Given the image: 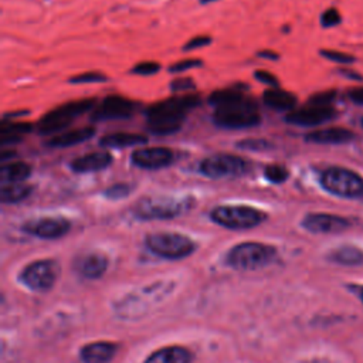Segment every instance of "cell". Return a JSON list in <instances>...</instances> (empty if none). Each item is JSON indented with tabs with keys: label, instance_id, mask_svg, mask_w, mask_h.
<instances>
[{
	"label": "cell",
	"instance_id": "cell-1",
	"mask_svg": "<svg viewBox=\"0 0 363 363\" xmlns=\"http://www.w3.org/2000/svg\"><path fill=\"white\" fill-rule=\"evenodd\" d=\"M201 104L198 95L172 97L153 104L147 111L148 129L155 135L179 132L186 115Z\"/></svg>",
	"mask_w": 363,
	"mask_h": 363
},
{
	"label": "cell",
	"instance_id": "cell-2",
	"mask_svg": "<svg viewBox=\"0 0 363 363\" xmlns=\"http://www.w3.org/2000/svg\"><path fill=\"white\" fill-rule=\"evenodd\" d=\"M193 206V198L148 196L135 205L133 214L139 220H167L187 213Z\"/></svg>",
	"mask_w": 363,
	"mask_h": 363
},
{
	"label": "cell",
	"instance_id": "cell-3",
	"mask_svg": "<svg viewBox=\"0 0 363 363\" xmlns=\"http://www.w3.org/2000/svg\"><path fill=\"white\" fill-rule=\"evenodd\" d=\"M95 104L97 101L94 98H86V100L71 101L54 108L50 111V113L41 117V120L37 124V132L40 135H50V136L59 135L68 128V125L74 121L75 117L86 114L89 111L94 109Z\"/></svg>",
	"mask_w": 363,
	"mask_h": 363
},
{
	"label": "cell",
	"instance_id": "cell-4",
	"mask_svg": "<svg viewBox=\"0 0 363 363\" xmlns=\"http://www.w3.org/2000/svg\"><path fill=\"white\" fill-rule=\"evenodd\" d=\"M213 121L220 128L245 129L260 125L261 115L257 109V102L253 98L245 97L232 105L216 108Z\"/></svg>",
	"mask_w": 363,
	"mask_h": 363
},
{
	"label": "cell",
	"instance_id": "cell-5",
	"mask_svg": "<svg viewBox=\"0 0 363 363\" xmlns=\"http://www.w3.org/2000/svg\"><path fill=\"white\" fill-rule=\"evenodd\" d=\"M210 218L216 225L230 230H247L260 226L267 220V213L251 206L223 205L210 212Z\"/></svg>",
	"mask_w": 363,
	"mask_h": 363
},
{
	"label": "cell",
	"instance_id": "cell-6",
	"mask_svg": "<svg viewBox=\"0 0 363 363\" xmlns=\"http://www.w3.org/2000/svg\"><path fill=\"white\" fill-rule=\"evenodd\" d=\"M277 251L274 247L261 243H243L230 250L227 264L234 270L251 271L263 268L274 261Z\"/></svg>",
	"mask_w": 363,
	"mask_h": 363
},
{
	"label": "cell",
	"instance_id": "cell-7",
	"mask_svg": "<svg viewBox=\"0 0 363 363\" xmlns=\"http://www.w3.org/2000/svg\"><path fill=\"white\" fill-rule=\"evenodd\" d=\"M145 244L151 253L166 260L189 257L196 250V243L179 233H153L147 237Z\"/></svg>",
	"mask_w": 363,
	"mask_h": 363
},
{
	"label": "cell",
	"instance_id": "cell-8",
	"mask_svg": "<svg viewBox=\"0 0 363 363\" xmlns=\"http://www.w3.org/2000/svg\"><path fill=\"white\" fill-rule=\"evenodd\" d=\"M322 187L344 199L363 198V178L345 167H329L321 176Z\"/></svg>",
	"mask_w": 363,
	"mask_h": 363
},
{
	"label": "cell",
	"instance_id": "cell-9",
	"mask_svg": "<svg viewBox=\"0 0 363 363\" xmlns=\"http://www.w3.org/2000/svg\"><path fill=\"white\" fill-rule=\"evenodd\" d=\"M199 171L203 176L210 179L239 178L248 172V162L239 155L216 153L201 162Z\"/></svg>",
	"mask_w": 363,
	"mask_h": 363
},
{
	"label": "cell",
	"instance_id": "cell-10",
	"mask_svg": "<svg viewBox=\"0 0 363 363\" xmlns=\"http://www.w3.org/2000/svg\"><path fill=\"white\" fill-rule=\"evenodd\" d=\"M60 272L59 264L54 260H41L27 266L21 272V281L37 292H46L51 290L57 281Z\"/></svg>",
	"mask_w": 363,
	"mask_h": 363
},
{
	"label": "cell",
	"instance_id": "cell-11",
	"mask_svg": "<svg viewBox=\"0 0 363 363\" xmlns=\"http://www.w3.org/2000/svg\"><path fill=\"white\" fill-rule=\"evenodd\" d=\"M21 229L27 234L43 240H57L70 232L71 223L64 217H40L24 223Z\"/></svg>",
	"mask_w": 363,
	"mask_h": 363
},
{
	"label": "cell",
	"instance_id": "cell-12",
	"mask_svg": "<svg viewBox=\"0 0 363 363\" xmlns=\"http://www.w3.org/2000/svg\"><path fill=\"white\" fill-rule=\"evenodd\" d=\"M176 159L174 149L166 147H151L136 149L131 155V163L139 169L158 171L171 166Z\"/></svg>",
	"mask_w": 363,
	"mask_h": 363
},
{
	"label": "cell",
	"instance_id": "cell-13",
	"mask_svg": "<svg viewBox=\"0 0 363 363\" xmlns=\"http://www.w3.org/2000/svg\"><path fill=\"white\" fill-rule=\"evenodd\" d=\"M136 104L121 95H108L98 106L94 108L91 120L93 121H113V120H127L129 118Z\"/></svg>",
	"mask_w": 363,
	"mask_h": 363
},
{
	"label": "cell",
	"instance_id": "cell-14",
	"mask_svg": "<svg viewBox=\"0 0 363 363\" xmlns=\"http://www.w3.org/2000/svg\"><path fill=\"white\" fill-rule=\"evenodd\" d=\"M351 223L341 217L326 213H311L306 214L302 220V227L317 234H333L349 229Z\"/></svg>",
	"mask_w": 363,
	"mask_h": 363
},
{
	"label": "cell",
	"instance_id": "cell-15",
	"mask_svg": "<svg viewBox=\"0 0 363 363\" xmlns=\"http://www.w3.org/2000/svg\"><path fill=\"white\" fill-rule=\"evenodd\" d=\"M335 115H337V111L332 106L308 105L305 108L291 111V113L287 114L286 121L298 127H317L331 121Z\"/></svg>",
	"mask_w": 363,
	"mask_h": 363
},
{
	"label": "cell",
	"instance_id": "cell-16",
	"mask_svg": "<svg viewBox=\"0 0 363 363\" xmlns=\"http://www.w3.org/2000/svg\"><path fill=\"white\" fill-rule=\"evenodd\" d=\"M114 158L109 152L98 151L78 156L70 162V169L75 174H94L106 169L111 166Z\"/></svg>",
	"mask_w": 363,
	"mask_h": 363
},
{
	"label": "cell",
	"instance_id": "cell-17",
	"mask_svg": "<svg viewBox=\"0 0 363 363\" xmlns=\"http://www.w3.org/2000/svg\"><path fill=\"white\" fill-rule=\"evenodd\" d=\"M355 133L346 128H326L305 135V141L318 145H342L351 142Z\"/></svg>",
	"mask_w": 363,
	"mask_h": 363
},
{
	"label": "cell",
	"instance_id": "cell-18",
	"mask_svg": "<svg viewBox=\"0 0 363 363\" xmlns=\"http://www.w3.org/2000/svg\"><path fill=\"white\" fill-rule=\"evenodd\" d=\"M94 135H95V129L91 127L64 131L59 135L51 136L47 145L51 148H71L89 141V139H91Z\"/></svg>",
	"mask_w": 363,
	"mask_h": 363
},
{
	"label": "cell",
	"instance_id": "cell-19",
	"mask_svg": "<svg viewBox=\"0 0 363 363\" xmlns=\"http://www.w3.org/2000/svg\"><path fill=\"white\" fill-rule=\"evenodd\" d=\"M117 353V345L111 342H95L84 346L80 352L84 363H109Z\"/></svg>",
	"mask_w": 363,
	"mask_h": 363
},
{
	"label": "cell",
	"instance_id": "cell-20",
	"mask_svg": "<svg viewBox=\"0 0 363 363\" xmlns=\"http://www.w3.org/2000/svg\"><path fill=\"white\" fill-rule=\"evenodd\" d=\"M148 138L142 133H132V132H117L109 133L100 139V145L104 148H128L135 145H145Z\"/></svg>",
	"mask_w": 363,
	"mask_h": 363
},
{
	"label": "cell",
	"instance_id": "cell-21",
	"mask_svg": "<svg viewBox=\"0 0 363 363\" xmlns=\"http://www.w3.org/2000/svg\"><path fill=\"white\" fill-rule=\"evenodd\" d=\"M193 355L182 346L163 348L152 353L145 363H192Z\"/></svg>",
	"mask_w": 363,
	"mask_h": 363
},
{
	"label": "cell",
	"instance_id": "cell-22",
	"mask_svg": "<svg viewBox=\"0 0 363 363\" xmlns=\"http://www.w3.org/2000/svg\"><path fill=\"white\" fill-rule=\"evenodd\" d=\"M264 104L275 111H294L297 105V97L292 93L281 89H270L263 95Z\"/></svg>",
	"mask_w": 363,
	"mask_h": 363
},
{
	"label": "cell",
	"instance_id": "cell-23",
	"mask_svg": "<svg viewBox=\"0 0 363 363\" xmlns=\"http://www.w3.org/2000/svg\"><path fill=\"white\" fill-rule=\"evenodd\" d=\"M32 175V166L26 162H8L0 169V180L5 183H23Z\"/></svg>",
	"mask_w": 363,
	"mask_h": 363
},
{
	"label": "cell",
	"instance_id": "cell-24",
	"mask_svg": "<svg viewBox=\"0 0 363 363\" xmlns=\"http://www.w3.org/2000/svg\"><path fill=\"white\" fill-rule=\"evenodd\" d=\"M77 266H78V271L84 277L94 280V278H100L105 272V270L108 267V261L102 254L91 253V254L82 256L78 260Z\"/></svg>",
	"mask_w": 363,
	"mask_h": 363
},
{
	"label": "cell",
	"instance_id": "cell-25",
	"mask_svg": "<svg viewBox=\"0 0 363 363\" xmlns=\"http://www.w3.org/2000/svg\"><path fill=\"white\" fill-rule=\"evenodd\" d=\"M33 192L32 186L24 183H5L0 189V201L6 205H15L26 201Z\"/></svg>",
	"mask_w": 363,
	"mask_h": 363
},
{
	"label": "cell",
	"instance_id": "cell-26",
	"mask_svg": "<svg viewBox=\"0 0 363 363\" xmlns=\"http://www.w3.org/2000/svg\"><path fill=\"white\" fill-rule=\"evenodd\" d=\"M329 259L333 260L335 263H339L344 266H357L363 263V253L356 247L345 245L335 250Z\"/></svg>",
	"mask_w": 363,
	"mask_h": 363
},
{
	"label": "cell",
	"instance_id": "cell-27",
	"mask_svg": "<svg viewBox=\"0 0 363 363\" xmlns=\"http://www.w3.org/2000/svg\"><path fill=\"white\" fill-rule=\"evenodd\" d=\"M243 98H245V95L236 89H225V90H218L216 93H213L209 97V104L216 108H221V106H227L232 105L234 102L241 101Z\"/></svg>",
	"mask_w": 363,
	"mask_h": 363
},
{
	"label": "cell",
	"instance_id": "cell-28",
	"mask_svg": "<svg viewBox=\"0 0 363 363\" xmlns=\"http://www.w3.org/2000/svg\"><path fill=\"white\" fill-rule=\"evenodd\" d=\"M264 178L275 185H281L288 180L290 171L284 165L280 163H271L264 167Z\"/></svg>",
	"mask_w": 363,
	"mask_h": 363
},
{
	"label": "cell",
	"instance_id": "cell-29",
	"mask_svg": "<svg viewBox=\"0 0 363 363\" xmlns=\"http://www.w3.org/2000/svg\"><path fill=\"white\" fill-rule=\"evenodd\" d=\"M241 151H251V152H263L268 151L272 148V145L267 141V139L261 138H248V139H241L236 145Z\"/></svg>",
	"mask_w": 363,
	"mask_h": 363
},
{
	"label": "cell",
	"instance_id": "cell-30",
	"mask_svg": "<svg viewBox=\"0 0 363 363\" xmlns=\"http://www.w3.org/2000/svg\"><path fill=\"white\" fill-rule=\"evenodd\" d=\"M33 125L29 122H9L3 120L2 127H0V135H10V136H21L23 133L32 132Z\"/></svg>",
	"mask_w": 363,
	"mask_h": 363
},
{
	"label": "cell",
	"instance_id": "cell-31",
	"mask_svg": "<svg viewBox=\"0 0 363 363\" xmlns=\"http://www.w3.org/2000/svg\"><path fill=\"white\" fill-rule=\"evenodd\" d=\"M105 81H108L106 75L104 73H97V71L75 74L74 77L68 78V82L73 84V86H81V84H101Z\"/></svg>",
	"mask_w": 363,
	"mask_h": 363
},
{
	"label": "cell",
	"instance_id": "cell-32",
	"mask_svg": "<svg viewBox=\"0 0 363 363\" xmlns=\"http://www.w3.org/2000/svg\"><path fill=\"white\" fill-rule=\"evenodd\" d=\"M133 186L129 183H115L113 186H109L105 189L104 196L109 201H121L132 193Z\"/></svg>",
	"mask_w": 363,
	"mask_h": 363
},
{
	"label": "cell",
	"instance_id": "cell-33",
	"mask_svg": "<svg viewBox=\"0 0 363 363\" xmlns=\"http://www.w3.org/2000/svg\"><path fill=\"white\" fill-rule=\"evenodd\" d=\"M322 57H325L329 62L333 63H338V64H352L355 63V57L353 55L345 54L342 51H335V50H321L319 53Z\"/></svg>",
	"mask_w": 363,
	"mask_h": 363
},
{
	"label": "cell",
	"instance_id": "cell-34",
	"mask_svg": "<svg viewBox=\"0 0 363 363\" xmlns=\"http://www.w3.org/2000/svg\"><path fill=\"white\" fill-rule=\"evenodd\" d=\"M160 70V64L156 62H142L132 67L131 74L133 75H141V77H149L155 75Z\"/></svg>",
	"mask_w": 363,
	"mask_h": 363
},
{
	"label": "cell",
	"instance_id": "cell-35",
	"mask_svg": "<svg viewBox=\"0 0 363 363\" xmlns=\"http://www.w3.org/2000/svg\"><path fill=\"white\" fill-rule=\"evenodd\" d=\"M342 17L338 12V9H335V8H331L328 10H325L321 16V26L325 27V29H331V27H335V26H338L341 23Z\"/></svg>",
	"mask_w": 363,
	"mask_h": 363
},
{
	"label": "cell",
	"instance_id": "cell-36",
	"mask_svg": "<svg viewBox=\"0 0 363 363\" xmlns=\"http://www.w3.org/2000/svg\"><path fill=\"white\" fill-rule=\"evenodd\" d=\"M202 66H203V62L199 60V59L182 60V62H176L174 66H171V67H169V73L180 74V73H185V71H187V70L198 68V67H202Z\"/></svg>",
	"mask_w": 363,
	"mask_h": 363
},
{
	"label": "cell",
	"instance_id": "cell-37",
	"mask_svg": "<svg viewBox=\"0 0 363 363\" xmlns=\"http://www.w3.org/2000/svg\"><path fill=\"white\" fill-rule=\"evenodd\" d=\"M337 98V91H324L314 94L310 98V105H317V106H331V102Z\"/></svg>",
	"mask_w": 363,
	"mask_h": 363
},
{
	"label": "cell",
	"instance_id": "cell-38",
	"mask_svg": "<svg viewBox=\"0 0 363 363\" xmlns=\"http://www.w3.org/2000/svg\"><path fill=\"white\" fill-rule=\"evenodd\" d=\"M254 78L259 82L266 84V86L271 87V89H280V80H278L274 74H271L270 71L266 70H257L254 71Z\"/></svg>",
	"mask_w": 363,
	"mask_h": 363
},
{
	"label": "cell",
	"instance_id": "cell-39",
	"mask_svg": "<svg viewBox=\"0 0 363 363\" xmlns=\"http://www.w3.org/2000/svg\"><path fill=\"white\" fill-rule=\"evenodd\" d=\"M213 39L209 36H196L190 39L185 46H183V51H193V50H198L202 47H206L209 44H212Z\"/></svg>",
	"mask_w": 363,
	"mask_h": 363
},
{
	"label": "cell",
	"instance_id": "cell-40",
	"mask_svg": "<svg viewBox=\"0 0 363 363\" xmlns=\"http://www.w3.org/2000/svg\"><path fill=\"white\" fill-rule=\"evenodd\" d=\"M169 87L174 93H186L189 90H194V81L190 78H178L169 84Z\"/></svg>",
	"mask_w": 363,
	"mask_h": 363
},
{
	"label": "cell",
	"instance_id": "cell-41",
	"mask_svg": "<svg viewBox=\"0 0 363 363\" xmlns=\"http://www.w3.org/2000/svg\"><path fill=\"white\" fill-rule=\"evenodd\" d=\"M349 98L359 105H363V87L359 89H353L349 91Z\"/></svg>",
	"mask_w": 363,
	"mask_h": 363
},
{
	"label": "cell",
	"instance_id": "cell-42",
	"mask_svg": "<svg viewBox=\"0 0 363 363\" xmlns=\"http://www.w3.org/2000/svg\"><path fill=\"white\" fill-rule=\"evenodd\" d=\"M257 55H259V57H261V59H267V60H272V62H277L278 59H280V55H278L275 51H271V50L259 51Z\"/></svg>",
	"mask_w": 363,
	"mask_h": 363
},
{
	"label": "cell",
	"instance_id": "cell-43",
	"mask_svg": "<svg viewBox=\"0 0 363 363\" xmlns=\"http://www.w3.org/2000/svg\"><path fill=\"white\" fill-rule=\"evenodd\" d=\"M15 156H16V152H15V151H12V149H9V151H3L2 153H0V160H2L3 163H6L8 159L15 158Z\"/></svg>",
	"mask_w": 363,
	"mask_h": 363
},
{
	"label": "cell",
	"instance_id": "cell-44",
	"mask_svg": "<svg viewBox=\"0 0 363 363\" xmlns=\"http://www.w3.org/2000/svg\"><path fill=\"white\" fill-rule=\"evenodd\" d=\"M341 74H344L345 77H348V78H353V80H363V77H360L359 75V73L356 74V73H353V71H346V70H341L339 71Z\"/></svg>",
	"mask_w": 363,
	"mask_h": 363
},
{
	"label": "cell",
	"instance_id": "cell-45",
	"mask_svg": "<svg viewBox=\"0 0 363 363\" xmlns=\"http://www.w3.org/2000/svg\"><path fill=\"white\" fill-rule=\"evenodd\" d=\"M214 2H218V0H201V5H210Z\"/></svg>",
	"mask_w": 363,
	"mask_h": 363
},
{
	"label": "cell",
	"instance_id": "cell-46",
	"mask_svg": "<svg viewBox=\"0 0 363 363\" xmlns=\"http://www.w3.org/2000/svg\"><path fill=\"white\" fill-rule=\"evenodd\" d=\"M357 292H359V297H360V299L363 301V287H360V288H357Z\"/></svg>",
	"mask_w": 363,
	"mask_h": 363
},
{
	"label": "cell",
	"instance_id": "cell-47",
	"mask_svg": "<svg viewBox=\"0 0 363 363\" xmlns=\"http://www.w3.org/2000/svg\"><path fill=\"white\" fill-rule=\"evenodd\" d=\"M360 124H362V127H363V118H362V121H360Z\"/></svg>",
	"mask_w": 363,
	"mask_h": 363
}]
</instances>
